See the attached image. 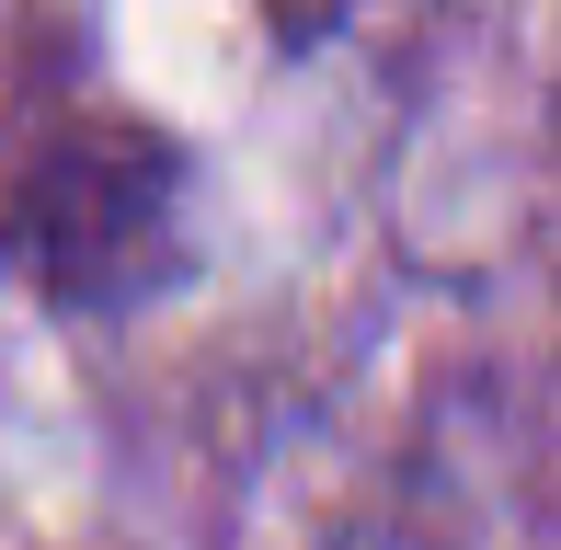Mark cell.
Instances as JSON below:
<instances>
[{"label": "cell", "mask_w": 561, "mask_h": 550, "mask_svg": "<svg viewBox=\"0 0 561 550\" xmlns=\"http://www.w3.org/2000/svg\"><path fill=\"white\" fill-rule=\"evenodd\" d=\"M195 161L149 115H58L0 161V287L58 321H126L195 275Z\"/></svg>", "instance_id": "obj_1"}]
</instances>
